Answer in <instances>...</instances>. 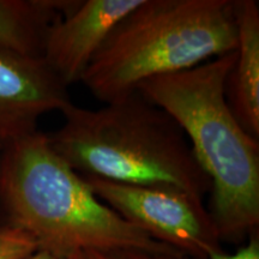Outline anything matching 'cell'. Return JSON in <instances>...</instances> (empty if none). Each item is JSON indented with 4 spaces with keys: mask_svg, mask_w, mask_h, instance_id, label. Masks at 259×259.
<instances>
[{
    "mask_svg": "<svg viewBox=\"0 0 259 259\" xmlns=\"http://www.w3.org/2000/svg\"><path fill=\"white\" fill-rule=\"evenodd\" d=\"M235 51L180 72L155 77L137 90L183 130L211 183L209 212L221 241L239 244L259 227V139L235 119L225 80Z\"/></svg>",
    "mask_w": 259,
    "mask_h": 259,
    "instance_id": "cell-2",
    "label": "cell"
},
{
    "mask_svg": "<svg viewBox=\"0 0 259 259\" xmlns=\"http://www.w3.org/2000/svg\"><path fill=\"white\" fill-rule=\"evenodd\" d=\"M83 178L97 198L122 219L187 259H206L222 251L218 228L202 199L173 187Z\"/></svg>",
    "mask_w": 259,
    "mask_h": 259,
    "instance_id": "cell-5",
    "label": "cell"
},
{
    "mask_svg": "<svg viewBox=\"0 0 259 259\" xmlns=\"http://www.w3.org/2000/svg\"><path fill=\"white\" fill-rule=\"evenodd\" d=\"M206 259H259V236L258 232L252 234L250 238L234 253H225L223 251L215 252Z\"/></svg>",
    "mask_w": 259,
    "mask_h": 259,
    "instance_id": "cell-12",
    "label": "cell"
},
{
    "mask_svg": "<svg viewBox=\"0 0 259 259\" xmlns=\"http://www.w3.org/2000/svg\"><path fill=\"white\" fill-rule=\"evenodd\" d=\"M235 58L225 80L229 108L252 137L259 139V3L234 0Z\"/></svg>",
    "mask_w": 259,
    "mask_h": 259,
    "instance_id": "cell-8",
    "label": "cell"
},
{
    "mask_svg": "<svg viewBox=\"0 0 259 259\" xmlns=\"http://www.w3.org/2000/svg\"><path fill=\"white\" fill-rule=\"evenodd\" d=\"M142 0H67L46 35L42 59L66 88L80 83L90 61Z\"/></svg>",
    "mask_w": 259,
    "mask_h": 259,
    "instance_id": "cell-6",
    "label": "cell"
},
{
    "mask_svg": "<svg viewBox=\"0 0 259 259\" xmlns=\"http://www.w3.org/2000/svg\"><path fill=\"white\" fill-rule=\"evenodd\" d=\"M67 0H0V45L42 58L46 35Z\"/></svg>",
    "mask_w": 259,
    "mask_h": 259,
    "instance_id": "cell-9",
    "label": "cell"
},
{
    "mask_svg": "<svg viewBox=\"0 0 259 259\" xmlns=\"http://www.w3.org/2000/svg\"><path fill=\"white\" fill-rule=\"evenodd\" d=\"M35 251L37 245L30 235L0 222V259H25Z\"/></svg>",
    "mask_w": 259,
    "mask_h": 259,
    "instance_id": "cell-10",
    "label": "cell"
},
{
    "mask_svg": "<svg viewBox=\"0 0 259 259\" xmlns=\"http://www.w3.org/2000/svg\"><path fill=\"white\" fill-rule=\"evenodd\" d=\"M0 222L30 235L37 250L64 257L90 250H138L186 258L97 198L38 130L2 144Z\"/></svg>",
    "mask_w": 259,
    "mask_h": 259,
    "instance_id": "cell-1",
    "label": "cell"
},
{
    "mask_svg": "<svg viewBox=\"0 0 259 259\" xmlns=\"http://www.w3.org/2000/svg\"><path fill=\"white\" fill-rule=\"evenodd\" d=\"M64 124L47 134L54 151L83 177L141 186H164L198 199L211 183L183 130L136 90L96 109L73 103Z\"/></svg>",
    "mask_w": 259,
    "mask_h": 259,
    "instance_id": "cell-3",
    "label": "cell"
},
{
    "mask_svg": "<svg viewBox=\"0 0 259 259\" xmlns=\"http://www.w3.org/2000/svg\"><path fill=\"white\" fill-rule=\"evenodd\" d=\"M77 259H187L170 255L149 253L138 250H108V251H83L76 255Z\"/></svg>",
    "mask_w": 259,
    "mask_h": 259,
    "instance_id": "cell-11",
    "label": "cell"
},
{
    "mask_svg": "<svg viewBox=\"0 0 259 259\" xmlns=\"http://www.w3.org/2000/svg\"><path fill=\"white\" fill-rule=\"evenodd\" d=\"M71 103L67 88L42 58L0 45V143L37 131L42 115Z\"/></svg>",
    "mask_w": 259,
    "mask_h": 259,
    "instance_id": "cell-7",
    "label": "cell"
},
{
    "mask_svg": "<svg viewBox=\"0 0 259 259\" xmlns=\"http://www.w3.org/2000/svg\"><path fill=\"white\" fill-rule=\"evenodd\" d=\"M0 149H2V143H0Z\"/></svg>",
    "mask_w": 259,
    "mask_h": 259,
    "instance_id": "cell-14",
    "label": "cell"
},
{
    "mask_svg": "<svg viewBox=\"0 0 259 259\" xmlns=\"http://www.w3.org/2000/svg\"><path fill=\"white\" fill-rule=\"evenodd\" d=\"M76 255H73V257H64V255H58L44 250H37L25 259H77Z\"/></svg>",
    "mask_w": 259,
    "mask_h": 259,
    "instance_id": "cell-13",
    "label": "cell"
},
{
    "mask_svg": "<svg viewBox=\"0 0 259 259\" xmlns=\"http://www.w3.org/2000/svg\"><path fill=\"white\" fill-rule=\"evenodd\" d=\"M234 0H142L116 24L80 83L111 103L155 77L234 52Z\"/></svg>",
    "mask_w": 259,
    "mask_h": 259,
    "instance_id": "cell-4",
    "label": "cell"
}]
</instances>
